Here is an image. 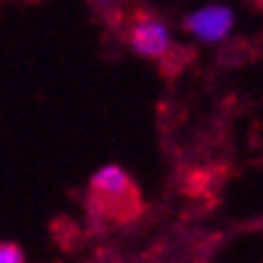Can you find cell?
Segmentation results:
<instances>
[{
  "label": "cell",
  "mask_w": 263,
  "mask_h": 263,
  "mask_svg": "<svg viewBox=\"0 0 263 263\" xmlns=\"http://www.w3.org/2000/svg\"><path fill=\"white\" fill-rule=\"evenodd\" d=\"M91 191H94L97 199H121L124 194L132 191V180L118 164H105L94 172Z\"/></svg>",
  "instance_id": "3957f363"
},
{
  "label": "cell",
  "mask_w": 263,
  "mask_h": 263,
  "mask_svg": "<svg viewBox=\"0 0 263 263\" xmlns=\"http://www.w3.org/2000/svg\"><path fill=\"white\" fill-rule=\"evenodd\" d=\"M129 49L142 59H161L172 51V27L161 16H140L129 27Z\"/></svg>",
  "instance_id": "7a4b0ae2"
},
{
  "label": "cell",
  "mask_w": 263,
  "mask_h": 263,
  "mask_svg": "<svg viewBox=\"0 0 263 263\" xmlns=\"http://www.w3.org/2000/svg\"><path fill=\"white\" fill-rule=\"evenodd\" d=\"M94 6H97L100 11H105V8H110V6H116V0H91Z\"/></svg>",
  "instance_id": "5b68a950"
},
{
  "label": "cell",
  "mask_w": 263,
  "mask_h": 263,
  "mask_svg": "<svg viewBox=\"0 0 263 263\" xmlns=\"http://www.w3.org/2000/svg\"><path fill=\"white\" fill-rule=\"evenodd\" d=\"M0 263H25V253L16 242H3L0 245Z\"/></svg>",
  "instance_id": "277c9868"
},
{
  "label": "cell",
  "mask_w": 263,
  "mask_h": 263,
  "mask_svg": "<svg viewBox=\"0 0 263 263\" xmlns=\"http://www.w3.org/2000/svg\"><path fill=\"white\" fill-rule=\"evenodd\" d=\"M236 25V14L229 3H207L194 8L183 19V30L199 43H220L231 35Z\"/></svg>",
  "instance_id": "6da1fadb"
}]
</instances>
